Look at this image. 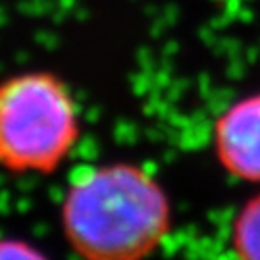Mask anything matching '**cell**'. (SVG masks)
Here are the masks:
<instances>
[{
	"label": "cell",
	"mask_w": 260,
	"mask_h": 260,
	"mask_svg": "<svg viewBox=\"0 0 260 260\" xmlns=\"http://www.w3.org/2000/svg\"><path fill=\"white\" fill-rule=\"evenodd\" d=\"M232 247L241 258L260 260V193L249 199L235 216Z\"/></svg>",
	"instance_id": "obj_4"
},
{
	"label": "cell",
	"mask_w": 260,
	"mask_h": 260,
	"mask_svg": "<svg viewBox=\"0 0 260 260\" xmlns=\"http://www.w3.org/2000/svg\"><path fill=\"white\" fill-rule=\"evenodd\" d=\"M79 139V112L68 85L48 72H25L0 83V168L50 174Z\"/></svg>",
	"instance_id": "obj_2"
},
{
	"label": "cell",
	"mask_w": 260,
	"mask_h": 260,
	"mask_svg": "<svg viewBox=\"0 0 260 260\" xmlns=\"http://www.w3.org/2000/svg\"><path fill=\"white\" fill-rule=\"evenodd\" d=\"M212 147L230 176L260 183V93L243 96L218 116Z\"/></svg>",
	"instance_id": "obj_3"
},
{
	"label": "cell",
	"mask_w": 260,
	"mask_h": 260,
	"mask_svg": "<svg viewBox=\"0 0 260 260\" xmlns=\"http://www.w3.org/2000/svg\"><path fill=\"white\" fill-rule=\"evenodd\" d=\"M172 208L164 187L149 170L99 164L70 183L62 203V228L70 247L93 260L147 256L164 243Z\"/></svg>",
	"instance_id": "obj_1"
}]
</instances>
